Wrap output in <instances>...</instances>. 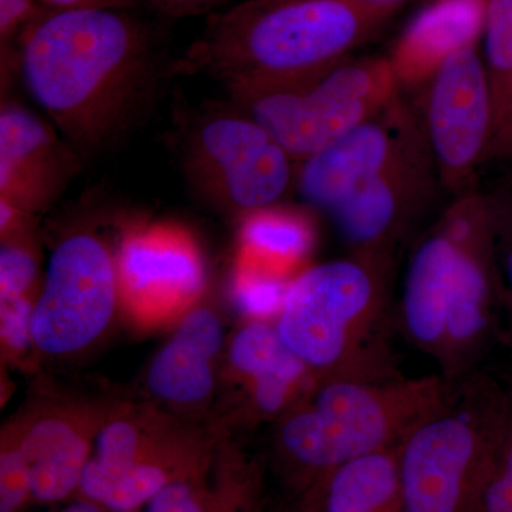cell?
<instances>
[{"instance_id": "cell-1", "label": "cell", "mask_w": 512, "mask_h": 512, "mask_svg": "<svg viewBox=\"0 0 512 512\" xmlns=\"http://www.w3.org/2000/svg\"><path fill=\"white\" fill-rule=\"evenodd\" d=\"M160 46L134 6L42 10L16 45L30 96L82 156L106 150L136 119Z\"/></svg>"}, {"instance_id": "cell-2", "label": "cell", "mask_w": 512, "mask_h": 512, "mask_svg": "<svg viewBox=\"0 0 512 512\" xmlns=\"http://www.w3.org/2000/svg\"><path fill=\"white\" fill-rule=\"evenodd\" d=\"M389 19L343 0H245L212 13L178 66L232 93L298 82L348 59Z\"/></svg>"}, {"instance_id": "cell-3", "label": "cell", "mask_w": 512, "mask_h": 512, "mask_svg": "<svg viewBox=\"0 0 512 512\" xmlns=\"http://www.w3.org/2000/svg\"><path fill=\"white\" fill-rule=\"evenodd\" d=\"M392 265L352 254L292 278L275 328L316 380L400 376L387 345Z\"/></svg>"}, {"instance_id": "cell-4", "label": "cell", "mask_w": 512, "mask_h": 512, "mask_svg": "<svg viewBox=\"0 0 512 512\" xmlns=\"http://www.w3.org/2000/svg\"><path fill=\"white\" fill-rule=\"evenodd\" d=\"M443 376L316 380L282 416V451L299 466L333 471L393 450L453 393Z\"/></svg>"}, {"instance_id": "cell-5", "label": "cell", "mask_w": 512, "mask_h": 512, "mask_svg": "<svg viewBox=\"0 0 512 512\" xmlns=\"http://www.w3.org/2000/svg\"><path fill=\"white\" fill-rule=\"evenodd\" d=\"M510 392L468 375L446 403L400 444V480L409 512H478L507 417Z\"/></svg>"}, {"instance_id": "cell-6", "label": "cell", "mask_w": 512, "mask_h": 512, "mask_svg": "<svg viewBox=\"0 0 512 512\" xmlns=\"http://www.w3.org/2000/svg\"><path fill=\"white\" fill-rule=\"evenodd\" d=\"M400 90L389 57H348L308 79L234 96L293 160L305 161L389 109Z\"/></svg>"}, {"instance_id": "cell-7", "label": "cell", "mask_w": 512, "mask_h": 512, "mask_svg": "<svg viewBox=\"0 0 512 512\" xmlns=\"http://www.w3.org/2000/svg\"><path fill=\"white\" fill-rule=\"evenodd\" d=\"M119 295L116 259L106 245L89 234L64 239L33 309V345L49 355L86 348L109 326Z\"/></svg>"}, {"instance_id": "cell-8", "label": "cell", "mask_w": 512, "mask_h": 512, "mask_svg": "<svg viewBox=\"0 0 512 512\" xmlns=\"http://www.w3.org/2000/svg\"><path fill=\"white\" fill-rule=\"evenodd\" d=\"M293 158L244 111L211 113L188 136L187 163L202 185L228 207H274L292 181Z\"/></svg>"}, {"instance_id": "cell-9", "label": "cell", "mask_w": 512, "mask_h": 512, "mask_svg": "<svg viewBox=\"0 0 512 512\" xmlns=\"http://www.w3.org/2000/svg\"><path fill=\"white\" fill-rule=\"evenodd\" d=\"M457 242L450 305L439 360L443 377L458 382L473 372L498 323L497 276L493 261L495 221L484 202L461 195L443 215Z\"/></svg>"}, {"instance_id": "cell-10", "label": "cell", "mask_w": 512, "mask_h": 512, "mask_svg": "<svg viewBox=\"0 0 512 512\" xmlns=\"http://www.w3.org/2000/svg\"><path fill=\"white\" fill-rule=\"evenodd\" d=\"M423 87L421 128L439 183L460 197L491 143L493 128L490 83L476 46L448 57Z\"/></svg>"}, {"instance_id": "cell-11", "label": "cell", "mask_w": 512, "mask_h": 512, "mask_svg": "<svg viewBox=\"0 0 512 512\" xmlns=\"http://www.w3.org/2000/svg\"><path fill=\"white\" fill-rule=\"evenodd\" d=\"M436 165L423 128L392 163L332 212L353 255L393 262V252L433 200Z\"/></svg>"}, {"instance_id": "cell-12", "label": "cell", "mask_w": 512, "mask_h": 512, "mask_svg": "<svg viewBox=\"0 0 512 512\" xmlns=\"http://www.w3.org/2000/svg\"><path fill=\"white\" fill-rule=\"evenodd\" d=\"M421 130L400 100L302 161L298 190L306 204L332 214L382 173Z\"/></svg>"}, {"instance_id": "cell-13", "label": "cell", "mask_w": 512, "mask_h": 512, "mask_svg": "<svg viewBox=\"0 0 512 512\" xmlns=\"http://www.w3.org/2000/svg\"><path fill=\"white\" fill-rule=\"evenodd\" d=\"M116 266L120 295L144 319L180 311L204 284L200 254L175 229L134 232L121 245Z\"/></svg>"}, {"instance_id": "cell-14", "label": "cell", "mask_w": 512, "mask_h": 512, "mask_svg": "<svg viewBox=\"0 0 512 512\" xmlns=\"http://www.w3.org/2000/svg\"><path fill=\"white\" fill-rule=\"evenodd\" d=\"M47 126L20 106L3 107L0 116V191L2 201L35 210L59 194L73 170V156Z\"/></svg>"}, {"instance_id": "cell-15", "label": "cell", "mask_w": 512, "mask_h": 512, "mask_svg": "<svg viewBox=\"0 0 512 512\" xmlns=\"http://www.w3.org/2000/svg\"><path fill=\"white\" fill-rule=\"evenodd\" d=\"M456 251V238L440 218L414 249L400 299L399 320L404 336L437 362L446 339Z\"/></svg>"}, {"instance_id": "cell-16", "label": "cell", "mask_w": 512, "mask_h": 512, "mask_svg": "<svg viewBox=\"0 0 512 512\" xmlns=\"http://www.w3.org/2000/svg\"><path fill=\"white\" fill-rule=\"evenodd\" d=\"M487 0H433L409 23L389 56L400 86H424L448 57L476 46Z\"/></svg>"}, {"instance_id": "cell-17", "label": "cell", "mask_w": 512, "mask_h": 512, "mask_svg": "<svg viewBox=\"0 0 512 512\" xmlns=\"http://www.w3.org/2000/svg\"><path fill=\"white\" fill-rule=\"evenodd\" d=\"M231 365L244 376L255 409L284 416L316 383V377L282 342L274 322L252 320L229 349Z\"/></svg>"}, {"instance_id": "cell-18", "label": "cell", "mask_w": 512, "mask_h": 512, "mask_svg": "<svg viewBox=\"0 0 512 512\" xmlns=\"http://www.w3.org/2000/svg\"><path fill=\"white\" fill-rule=\"evenodd\" d=\"M224 330L217 313L198 308L185 315L170 342L148 370V387L165 402L192 404L210 396L212 363L220 352Z\"/></svg>"}, {"instance_id": "cell-19", "label": "cell", "mask_w": 512, "mask_h": 512, "mask_svg": "<svg viewBox=\"0 0 512 512\" xmlns=\"http://www.w3.org/2000/svg\"><path fill=\"white\" fill-rule=\"evenodd\" d=\"M30 474V493L37 500L57 501L82 480L89 446L72 423L46 417L30 427L19 444Z\"/></svg>"}, {"instance_id": "cell-20", "label": "cell", "mask_w": 512, "mask_h": 512, "mask_svg": "<svg viewBox=\"0 0 512 512\" xmlns=\"http://www.w3.org/2000/svg\"><path fill=\"white\" fill-rule=\"evenodd\" d=\"M315 229L295 211L264 208L245 217L239 264L292 281L291 274L311 254Z\"/></svg>"}, {"instance_id": "cell-21", "label": "cell", "mask_w": 512, "mask_h": 512, "mask_svg": "<svg viewBox=\"0 0 512 512\" xmlns=\"http://www.w3.org/2000/svg\"><path fill=\"white\" fill-rule=\"evenodd\" d=\"M397 450L370 454L333 471L328 477V512H409Z\"/></svg>"}, {"instance_id": "cell-22", "label": "cell", "mask_w": 512, "mask_h": 512, "mask_svg": "<svg viewBox=\"0 0 512 512\" xmlns=\"http://www.w3.org/2000/svg\"><path fill=\"white\" fill-rule=\"evenodd\" d=\"M485 69L490 83L491 143H512V0H487L484 22Z\"/></svg>"}, {"instance_id": "cell-23", "label": "cell", "mask_w": 512, "mask_h": 512, "mask_svg": "<svg viewBox=\"0 0 512 512\" xmlns=\"http://www.w3.org/2000/svg\"><path fill=\"white\" fill-rule=\"evenodd\" d=\"M291 281L251 266L238 264L234 279V302L249 322H269L278 318Z\"/></svg>"}, {"instance_id": "cell-24", "label": "cell", "mask_w": 512, "mask_h": 512, "mask_svg": "<svg viewBox=\"0 0 512 512\" xmlns=\"http://www.w3.org/2000/svg\"><path fill=\"white\" fill-rule=\"evenodd\" d=\"M508 392L507 417L481 493L478 512H512V387Z\"/></svg>"}, {"instance_id": "cell-25", "label": "cell", "mask_w": 512, "mask_h": 512, "mask_svg": "<svg viewBox=\"0 0 512 512\" xmlns=\"http://www.w3.org/2000/svg\"><path fill=\"white\" fill-rule=\"evenodd\" d=\"M165 474L150 464H137L130 474L106 498L103 504L114 511H131L151 500L165 487Z\"/></svg>"}, {"instance_id": "cell-26", "label": "cell", "mask_w": 512, "mask_h": 512, "mask_svg": "<svg viewBox=\"0 0 512 512\" xmlns=\"http://www.w3.org/2000/svg\"><path fill=\"white\" fill-rule=\"evenodd\" d=\"M138 446L140 437L133 424L123 420L111 421L97 436L94 460L106 466H133L137 463Z\"/></svg>"}, {"instance_id": "cell-27", "label": "cell", "mask_w": 512, "mask_h": 512, "mask_svg": "<svg viewBox=\"0 0 512 512\" xmlns=\"http://www.w3.org/2000/svg\"><path fill=\"white\" fill-rule=\"evenodd\" d=\"M37 264L29 249L6 245L0 252V295L2 298L28 296L35 284Z\"/></svg>"}, {"instance_id": "cell-28", "label": "cell", "mask_w": 512, "mask_h": 512, "mask_svg": "<svg viewBox=\"0 0 512 512\" xmlns=\"http://www.w3.org/2000/svg\"><path fill=\"white\" fill-rule=\"evenodd\" d=\"M0 330L2 340L9 350L16 353L25 352L33 343L32 316L35 305L28 296L0 298Z\"/></svg>"}, {"instance_id": "cell-29", "label": "cell", "mask_w": 512, "mask_h": 512, "mask_svg": "<svg viewBox=\"0 0 512 512\" xmlns=\"http://www.w3.org/2000/svg\"><path fill=\"white\" fill-rule=\"evenodd\" d=\"M29 491V466L20 447L3 451L0 460V511H15Z\"/></svg>"}, {"instance_id": "cell-30", "label": "cell", "mask_w": 512, "mask_h": 512, "mask_svg": "<svg viewBox=\"0 0 512 512\" xmlns=\"http://www.w3.org/2000/svg\"><path fill=\"white\" fill-rule=\"evenodd\" d=\"M42 10L37 0H0V36L3 45L18 43L23 30Z\"/></svg>"}, {"instance_id": "cell-31", "label": "cell", "mask_w": 512, "mask_h": 512, "mask_svg": "<svg viewBox=\"0 0 512 512\" xmlns=\"http://www.w3.org/2000/svg\"><path fill=\"white\" fill-rule=\"evenodd\" d=\"M150 512H200V507L185 485L170 484L151 498Z\"/></svg>"}, {"instance_id": "cell-32", "label": "cell", "mask_w": 512, "mask_h": 512, "mask_svg": "<svg viewBox=\"0 0 512 512\" xmlns=\"http://www.w3.org/2000/svg\"><path fill=\"white\" fill-rule=\"evenodd\" d=\"M151 5L158 12L170 18H183V16L201 15L218 9L225 0H150Z\"/></svg>"}, {"instance_id": "cell-33", "label": "cell", "mask_w": 512, "mask_h": 512, "mask_svg": "<svg viewBox=\"0 0 512 512\" xmlns=\"http://www.w3.org/2000/svg\"><path fill=\"white\" fill-rule=\"evenodd\" d=\"M43 10L94 8V6H134V0H37Z\"/></svg>"}, {"instance_id": "cell-34", "label": "cell", "mask_w": 512, "mask_h": 512, "mask_svg": "<svg viewBox=\"0 0 512 512\" xmlns=\"http://www.w3.org/2000/svg\"><path fill=\"white\" fill-rule=\"evenodd\" d=\"M343 2L392 18L394 12L413 0H343Z\"/></svg>"}, {"instance_id": "cell-35", "label": "cell", "mask_w": 512, "mask_h": 512, "mask_svg": "<svg viewBox=\"0 0 512 512\" xmlns=\"http://www.w3.org/2000/svg\"><path fill=\"white\" fill-rule=\"evenodd\" d=\"M66 512H99L90 504H76L70 507Z\"/></svg>"}, {"instance_id": "cell-36", "label": "cell", "mask_w": 512, "mask_h": 512, "mask_svg": "<svg viewBox=\"0 0 512 512\" xmlns=\"http://www.w3.org/2000/svg\"><path fill=\"white\" fill-rule=\"evenodd\" d=\"M511 147H512V144H511Z\"/></svg>"}]
</instances>
